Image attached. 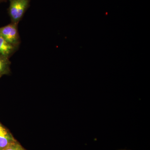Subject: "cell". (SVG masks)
Instances as JSON below:
<instances>
[{
	"instance_id": "obj_1",
	"label": "cell",
	"mask_w": 150,
	"mask_h": 150,
	"mask_svg": "<svg viewBox=\"0 0 150 150\" xmlns=\"http://www.w3.org/2000/svg\"><path fill=\"white\" fill-rule=\"evenodd\" d=\"M31 0H9L8 11L11 22L18 24L29 7Z\"/></svg>"
},
{
	"instance_id": "obj_2",
	"label": "cell",
	"mask_w": 150,
	"mask_h": 150,
	"mask_svg": "<svg viewBox=\"0 0 150 150\" xmlns=\"http://www.w3.org/2000/svg\"><path fill=\"white\" fill-rule=\"evenodd\" d=\"M0 36L12 46L19 47L21 39L18 32V24L11 22L0 28Z\"/></svg>"
},
{
	"instance_id": "obj_3",
	"label": "cell",
	"mask_w": 150,
	"mask_h": 150,
	"mask_svg": "<svg viewBox=\"0 0 150 150\" xmlns=\"http://www.w3.org/2000/svg\"><path fill=\"white\" fill-rule=\"evenodd\" d=\"M16 141L8 129L0 123V150L5 149Z\"/></svg>"
},
{
	"instance_id": "obj_4",
	"label": "cell",
	"mask_w": 150,
	"mask_h": 150,
	"mask_svg": "<svg viewBox=\"0 0 150 150\" xmlns=\"http://www.w3.org/2000/svg\"><path fill=\"white\" fill-rule=\"evenodd\" d=\"M18 48L12 46L0 36V58L9 59Z\"/></svg>"
},
{
	"instance_id": "obj_5",
	"label": "cell",
	"mask_w": 150,
	"mask_h": 150,
	"mask_svg": "<svg viewBox=\"0 0 150 150\" xmlns=\"http://www.w3.org/2000/svg\"><path fill=\"white\" fill-rule=\"evenodd\" d=\"M11 65V62L9 59L0 58V76L10 74Z\"/></svg>"
},
{
	"instance_id": "obj_6",
	"label": "cell",
	"mask_w": 150,
	"mask_h": 150,
	"mask_svg": "<svg viewBox=\"0 0 150 150\" xmlns=\"http://www.w3.org/2000/svg\"><path fill=\"white\" fill-rule=\"evenodd\" d=\"M2 150H27L23 148L17 141Z\"/></svg>"
},
{
	"instance_id": "obj_7",
	"label": "cell",
	"mask_w": 150,
	"mask_h": 150,
	"mask_svg": "<svg viewBox=\"0 0 150 150\" xmlns=\"http://www.w3.org/2000/svg\"><path fill=\"white\" fill-rule=\"evenodd\" d=\"M6 1V0H0V3L2 2L5 1Z\"/></svg>"
},
{
	"instance_id": "obj_8",
	"label": "cell",
	"mask_w": 150,
	"mask_h": 150,
	"mask_svg": "<svg viewBox=\"0 0 150 150\" xmlns=\"http://www.w3.org/2000/svg\"><path fill=\"white\" fill-rule=\"evenodd\" d=\"M126 150V149H119V150Z\"/></svg>"
},
{
	"instance_id": "obj_9",
	"label": "cell",
	"mask_w": 150,
	"mask_h": 150,
	"mask_svg": "<svg viewBox=\"0 0 150 150\" xmlns=\"http://www.w3.org/2000/svg\"><path fill=\"white\" fill-rule=\"evenodd\" d=\"M2 76H0V79H1V77Z\"/></svg>"
}]
</instances>
